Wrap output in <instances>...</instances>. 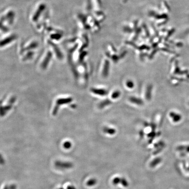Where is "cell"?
Here are the masks:
<instances>
[{
    "label": "cell",
    "mask_w": 189,
    "mask_h": 189,
    "mask_svg": "<svg viewBox=\"0 0 189 189\" xmlns=\"http://www.w3.org/2000/svg\"><path fill=\"white\" fill-rule=\"evenodd\" d=\"M71 101V99H61L58 100L56 106L54 110H53V114L55 115L57 113L60 105L63 104L68 103L70 102Z\"/></svg>",
    "instance_id": "cell-2"
},
{
    "label": "cell",
    "mask_w": 189,
    "mask_h": 189,
    "mask_svg": "<svg viewBox=\"0 0 189 189\" xmlns=\"http://www.w3.org/2000/svg\"><path fill=\"white\" fill-rule=\"evenodd\" d=\"M51 57V54L50 53H49L47 55V57L45 59L44 61L43 62V64H42V67L43 69H45L47 67V65H48V63L50 61V58Z\"/></svg>",
    "instance_id": "cell-3"
},
{
    "label": "cell",
    "mask_w": 189,
    "mask_h": 189,
    "mask_svg": "<svg viewBox=\"0 0 189 189\" xmlns=\"http://www.w3.org/2000/svg\"><path fill=\"white\" fill-rule=\"evenodd\" d=\"M168 117L171 123L173 124H178L183 120V116L181 113L176 110H172L168 114Z\"/></svg>",
    "instance_id": "cell-1"
}]
</instances>
